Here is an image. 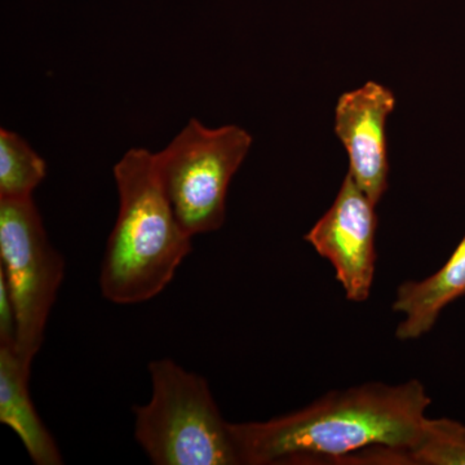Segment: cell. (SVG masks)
<instances>
[{
    "label": "cell",
    "mask_w": 465,
    "mask_h": 465,
    "mask_svg": "<svg viewBox=\"0 0 465 465\" xmlns=\"http://www.w3.org/2000/svg\"><path fill=\"white\" fill-rule=\"evenodd\" d=\"M409 457L411 465H465V425L448 418L425 419Z\"/></svg>",
    "instance_id": "obj_11"
},
{
    "label": "cell",
    "mask_w": 465,
    "mask_h": 465,
    "mask_svg": "<svg viewBox=\"0 0 465 465\" xmlns=\"http://www.w3.org/2000/svg\"><path fill=\"white\" fill-rule=\"evenodd\" d=\"M396 96L376 82L345 92L336 104L335 134L349 158L348 173L378 206L388 189L387 121Z\"/></svg>",
    "instance_id": "obj_7"
},
{
    "label": "cell",
    "mask_w": 465,
    "mask_h": 465,
    "mask_svg": "<svg viewBox=\"0 0 465 465\" xmlns=\"http://www.w3.org/2000/svg\"><path fill=\"white\" fill-rule=\"evenodd\" d=\"M47 166L41 155L12 131L0 130V200H27L41 185Z\"/></svg>",
    "instance_id": "obj_10"
},
{
    "label": "cell",
    "mask_w": 465,
    "mask_h": 465,
    "mask_svg": "<svg viewBox=\"0 0 465 465\" xmlns=\"http://www.w3.org/2000/svg\"><path fill=\"white\" fill-rule=\"evenodd\" d=\"M465 296V234L448 262L421 281H407L397 289L391 309L402 314L396 338L416 341L433 329L443 309Z\"/></svg>",
    "instance_id": "obj_9"
},
{
    "label": "cell",
    "mask_w": 465,
    "mask_h": 465,
    "mask_svg": "<svg viewBox=\"0 0 465 465\" xmlns=\"http://www.w3.org/2000/svg\"><path fill=\"white\" fill-rule=\"evenodd\" d=\"M30 370L15 348L0 347V423L16 433L34 464L61 465L56 440L30 396Z\"/></svg>",
    "instance_id": "obj_8"
},
{
    "label": "cell",
    "mask_w": 465,
    "mask_h": 465,
    "mask_svg": "<svg viewBox=\"0 0 465 465\" xmlns=\"http://www.w3.org/2000/svg\"><path fill=\"white\" fill-rule=\"evenodd\" d=\"M16 341V312L14 300L5 282L0 274V347L15 348Z\"/></svg>",
    "instance_id": "obj_12"
},
{
    "label": "cell",
    "mask_w": 465,
    "mask_h": 465,
    "mask_svg": "<svg viewBox=\"0 0 465 465\" xmlns=\"http://www.w3.org/2000/svg\"><path fill=\"white\" fill-rule=\"evenodd\" d=\"M119 210L100 269L104 298L118 305L149 302L173 282L193 237L174 215L154 153L133 148L115 164Z\"/></svg>",
    "instance_id": "obj_2"
},
{
    "label": "cell",
    "mask_w": 465,
    "mask_h": 465,
    "mask_svg": "<svg viewBox=\"0 0 465 465\" xmlns=\"http://www.w3.org/2000/svg\"><path fill=\"white\" fill-rule=\"evenodd\" d=\"M376 204L347 173L332 206L305 235V241L329 260L349 302L371 295L375 277Z\"/></svg>",
    "instance_id": "obj_6"
},
{
    "label": "cell",
    "mask_w": 465,
    "mask_h": 465,
    "mask_svg": "<svg viewBox=\"0 0 465 465\" xmlns=\"http://www.w3.org/2000/svg\"><path fill=\"white\" fill-rule=\"evenodd\" d=\"M0 274L16 312L15 351L33 365L65 277V260L52 246L33 198L0 200Z\"/></svg>",
    "instance_id": "obj_5"
},
{
    "label": "cell",
    "mask_w": 465,
    "mask_h": 465,
    "mask_svg": "<svg viewBox=\"0 0 465 465\" xmlns=\"http://www.w3.org/2000/svg\"><path fill=\"white\" fill-rule=\"evenodd\" d=\"M430 403L416 379L366 382L269 420L232 424V430L244 465L338 464L371 446L411 449Z\"/></svg>",
    "instance_id": "obj_1"
},
{
    "label": "cell",
    "mask_w": 465,
    "mask_h": 465,
    "mask_svg": "<svg viewBox=\"0 0 465 465\" xmlns=\"http://www.w3.org/2000/svg\"><path fill=\"white\" fill-rule=\"evenodd\" d=\"M152 397L134 407V439L155 465H240L232 423L203 376L170 358L149 365Z\"/></svg>",
    "instance_id": "obj_3"
},
{
    "label": "cell",
    "mask_w": 465,
    "mask_h": 465,
    "mask_svg": "<svg viewBox=\"0 0 465 465\" xmlns=\"http://www.w3.org/2000/svg\"><path fill=\"white\" fill-rule=\"evenodd\" d=\"M251 145L252 136L240 125L210 128L191 119L166 148L154 153L163 191L191 237L224 225L229 183Z\"/></svg>",
    "instance_id": "obj_4"
}]
</instances>
